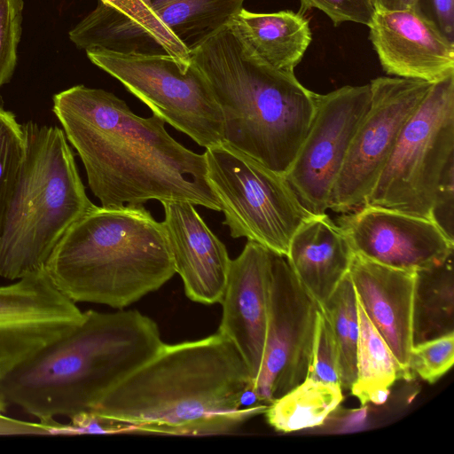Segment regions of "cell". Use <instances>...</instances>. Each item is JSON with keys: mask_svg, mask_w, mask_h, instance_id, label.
Instances as JSON below:
<instances>
[{"mask_svg": "<svg viewBox=\"0 0 454 454\" xmlns=\"http://www.w3.org/2000/svg\"><path fill=\"white\" fill-rule=\"evenodd\" d=\"M52 112L76 150L101 207L184 201L220 211L205 155L174 139L155 114L141 117L102 89L75 85L53 96Z\"/></svg>", "mask_w": 454, "mask_h": 454, "instance_id": "obj_1", "label": "cell"}, {"mask_svg": "<svg viewBox=\"0 0 454 454\" xmlns=\"http://www.w3.org/2000/svg\"><path fill=\"white\" fill-rule=\"evenodd\" d=\"M253 388L235 345L216 331L203 339L165 344L113 387L92 411L129 432L224 434L268 405H243Z\"/></svg>", "mask_w": 454, "mask_h": 454, "instance_id": "obj_2", "label": "cell"}, {"mask_svg": "<svg viewBox=\"0 0 454 454\" xmlns=\"http://www.w3.org/2000/svg\"><path fill=\"white\" fill-rule=\"evenodd\" d=\"M163 343L157 324L136 309H89L70 333L0 380V393L41 422L71 419L92 411Z\"/></svg>", "mask_w": 454, "mask_h": 454, "instance_id": "obj_3", "label": "cell"}, {"mask_svg": "<svg viewBox=\"0 0 454 454\" xmlns=\"http://www.w3.org/2000/svg\"><path fill=\"white\" fill-rule=\"evenodd\" d=\"M223 115V142L285 175L309 129L317 95L294 72L254 56L230 27L190 52Z\"/></svg>", "mask_w": 454, "mask_h": 454, "instance_id": "obj_4", "label": "cell"}, {"mask_svg": "<svg viewBox=\"0 0 454 454\" xmlns=\"http://www.w3.org/2000/svg\"><path fill=\"white\" fill-rule=\"evenodd\" d=\"M70 300L116 309L176 274L162 223L143 205H94L67 231L43 267Z\"/></svg>", "mask_w": 454, "mask_h": 454, "instance_id": "obj_5", "label": "cell"}, {"mask_svg": "<svg viewBox=\"0 0 454 454\" xmlns=\"http://www.w3.org/2000/svg\"><path fill=\"white\" fill-rule=\"evenodd\" d=\"M21 125L25 154L0 239V276L8 280L43 270L67 231L94 206L63 129Z\"/></svg>", "mask_w": 454, "mask_h": 454, "instance_id": "obj_6", "label": "cell"}, {"mask_svg": "<svg viewBox=\"0 0 454 454\" xmlns=\"http://www.w3.org/2000/svg\"><path fill=\"white\" fill-rule=\"evenodd\" d=\"M207 176L232 238H247L286 256L290 240L312 215L284 175L222 142L204 153Z\"/></svg>", "mask_w": 454, "mask_h": 454, "instance_id": "obj_7", "label": "cell"}, {"mask_svg": "<svg viewBox=\"0 0 454 454\" xmlns=\"http://www.w3.org/2000/svg\"><path fill=\"white\" fill-rule=\"evenodd\" d=\"M453 158L454 74H451L432 84L407 121L364 205L430 220L441 176Z\"/></svg>", "mask_w": 454, "mask_h": 454, "instance_id": "obj_8", "label": "cell"}, {"mask_svg": "<svg viewBox=\"0 0 454 454\" xmlns=\"http://www.w3.org/2000/svg\"><path fill=\"white\" fill-rule=\"evenodd\" d=\"M97 67L121 82L153 113L206 149L223 142V115L210 84L191 60L166 53L86 51Z\"/></svg>", "mask_w": 454, "mask_h": 454, "instance_id": "obj_9", "label": "cell"}, {"mask_svg": "<svg viewBox=\"0 0 454 454\" xmlns=\"http://www.w3.org/2000/svg\"><path fill=\"white\" fill-rule=\"evenodd\" d=\"M433 83L396 76L370 82L371 104L333 186L328 208L346 214L364 205L403 126Z\"/></svg>", "mask_w": 454, "mask_h": 454, "instance_id": "obj_10", "label": "cell"}, {"mask_svg": "<svg viewBox=\"0 0 454 454\" xmlns=\"http://www.w3.org/2000/svg\"><path fill=\"white\" fill-rule=\"evenodd\" d=\"M318 310L286 256L272 252L264 349L253 384L262 403L270 404L306 379Z\"/></svg>", "mask_w": 454, "mask_h": 454, "instance_id": "obj_11", "label": "cell"}, {"mask_svg": "<svg viewBox=\"0 0 454 454\" xmlns=\"http://www.w3.org/2000/svg\"><path fill=\"white\" fill-rule=\"evenodd\" d=\"M371 104L370 84L317 95V107L297 154L284 175L303 207L325 214L352 138Z\"/></svg>", "mask_w": 454, "mask_h": 454, "instance_id": "obj_12", "label": "cell"}, {"mask_svg": "<svg viewBox=\"0 0 454 454\" xmlns=\"http://www.w3.org/2000/svg\"><path fill=\"white\" fill-rule=\"evenodd\" d=\"M84 318L44 269L0 286V380Z\"/></svg>", "mask_w": 454, "mask_h": 454, "instance_id": "obj_13", "label": "cell"}, {"mask_svg": "<svg viewBox=\"0 0 454 454\" xmlns=\"http://www.w3.org/2000/svg\"><path fill=\"white\" fill-rule=\"evenodd\" d=\"M338 223L356 254L387 267L416 271L454 252L432 221L393 209L364 205Z\"/></svg>", "mask_w": 454, "mask_h": 454, "instance_id": "obj_14", "label": "cell"}, {"mask_svg": "<svg viewBox=\"0 0 454 454\" xmlns=\"http://www.w3.org/2000/svg\"><path fill=\"white\" fill-rule=\"evenodd\" d=\"M272 251L247 240L231 260L217 330L245 360L253 384L259 373L266 335Z\"/></svg>", "mask_w": 454, "mask_h": 454, "instance_id": "obj_15", "label": "cell"}, {"mask_svg": "<svg viewBox=\"0 0 454 454\" xmlns=\"http://www.w3.org/2000/svg\"><path fill=\"white\" fill-rule=\"evenodd\" d=\"M368 27L387 74L429 82L454 74V43L414 9L376 11Z\"/></svg>", "mask_w": 454, "mask_h": 454, "instance_id": "obj_16", "label": "cell"}, {"mask_svg": "<svg viewBox=\"0 0 454 454\" xmlns=\"http://www.w3.org/2000/svg\"><path fill=\"white\" fill-rule=\"evenodd\" d=\"M161 204L165 214L161 223L175 271L183 280L186 296L206 305L220 303L231 262L225 245L208 228L193 204Z\"/></svg>", "mask_w": 454, "mask_h": 454, "instance_id": "obj_17", "label": "cell"}, {"mask_svg": "<svg viewBox=\"0 0 454 454\" xmlns=\"http://www.w3.org/2000/svg\"><path fill=\"white\" fill-rule=\"evenodd\" d=\"M414 272L381 265L355 253L348 270L356 299L392 351L406 380L412 379L409 357Z\"/></svg>", "mask_w": 454, "mask_h": 454, "instance_id": "obj_18", "label": "cell"}, {"mask_svg": "<svg viewBox=\"0 0 454 454\" xmlns=\"http://www.w3.org/2000/svg\"><path fill=\"white\" fill-rule=\"evenodd\" d=\"M354 252L327 215H312L294 233L286 255L302 287L322 305L348 273Z\"/></svg>", "mask_w": 454, "mask_h": 454, "instance_id": "obj_19", "label": "cell"}, {"mask_svg": "<svg viewBox=\"0 0 454 454\" xmlns=\"http://www.w3.org/2000/svg\"><path fill=\"white\" fill-rule=\"evenodd\" d=\"M229 27L254 56L288 72H294L312 40L309 20L301 12L263 13L242 8Z\"/></svg>", "mask_w": 454, "mask_h": 454, "instance_id": "obj_20", "label": "cell"}, {"mask_svg": "<svg viewBox=\"0 0 454 454\" xmlns=\"http://www.w3.org/2000/svg\"><path fill=\"white\" fill-rule=\"evenodd\" d=\"M412 345L454 333L453 254L414 272Z\"/></svg>", "mask_w": 454, "mask_h": 454, "instance_id": "obj_21", "label": "cell"}, {"mask_svg": "<svg viewBox=\"0 0 454 454\" xmlns=\"http://www.w3.org/2000/svg\"><path fill=\"white\" fill-rule=\"evenodd\" d=\"M192 52L229 27L245 0H145Z\"/></svg>", "mask_w": 454, "mask_h": 454, "instance_id": "obj_22", "label": "cell"}, {"mask_svg": "<svg viewBox=\"0 0 454 454\" xmlns=\"http://www.w3.org/2000/svg\"><path fill=\"white\" fill-rule=\"evenodd\" d=\"M69 38L85 51L106 50L126 54L166 53L144 28L118 10L100 1L69 32Z\"/></svg>", "mask_w": 454, "mask_h": 454, "instance_id": "obj_23", "label": "cell"}, {"mask_svg": "<svg viewBox=\"0 0 454 454\" xmlns=\"http://www.w3.org/2000/svg\"><path fill=\"white\" fill-rule=\"evenodd\" d=\"M356 304L359 323L356 379L350 391L363 406L368 403L382 404L396 380L403 379V373L357 299Z\"/></svg>", "mask_w": 454, "mask_h": 454, "instance_id": "obj_24", "label": "cell"}, {"mask_svg": "<svg viewBox=\"0 0 454 454\" xmlns=\"http://www.w3.org/2000/svg\"><path fill=\"white\" fill-rule=\"evenodd\" d=\"M342 388L309 378L268 404V424L276 431L294 432L324 424L343 399Z\"/></svg>", "mask_w": 454, "mask_h": 454, "instance_id": "obj_25", "label": "cell"}, {"mask_svg": "<svg viewBox=\"0 0 454 454\" xmlns=\"http://www.w3.org/2000/svg\"><path fill=\"white\" fill-rule=\"evenodd\" d=\"M330 325L338 354L340 386L350 390L356 379L359 323L355 288L348 273L319 306Z\"/></svg>", "mask_w": 454, "mask_h": 454, "instance_id": "obj_26", "label": "cell"}, {"mask_svg": "<svg viewBox=\"0 0 454 454\" xmlns=\"http://www.w3.org/2000/svg\"><path fill=\"white\" fill-rule=\"evenodd\" d=\"M24 154L22 125L0 104V239Z\"/></svg>", "mask_w": 454, "mask_h": 454, "instance_id": "obj_27", "label": "cell"}, {"mask_svg": "<svg viewBox=\"0 0 454 454\" xmlns=\"http://www.w3.org/2000/svg\"><path fill=\"white\" fill-rule=\"evenodd\" d=\"M114 7L149 33L165 52L179 62L191 63L190 52L162 22L145 0H99Z\"/></svg>", "mask_w": 454, "mask_h": 454, "instance_id": "obj_28", "label": "cell"}, {"mask_svg": "<svg viewBox=\"0 0 454 454\" xmlns=\"http://www.w3.org/2000/svg\"><path fill=\"white\" fill-rule=\"evenodd\" d=\"M454 363V333L412 345L409 357L411 377L430 384L442 378Z\"/></svg>", "mask_w": 454, "mask_h": 454, "instance_id": "obj_29", "label": "cell"}, {"mask_svg": "<svg viewBox=\"0 0 454 454\" xmlns=\"http://www.w3.org/2000/svg\"><path fill=\"white\" fill-rule=\"evenodd\" d=\"M22 0H0V87L10 82L22 32Z\"/></svg>", "mask_w": 454, "mask_h": 454, "instance_id": "obj_30", "label": "cell"}, {"mask_svg": "<svg viewBox=\"0 0 454 454\" xmlns=\"http://www.w3.org/2000/svg\"><path fill=\"white\" fill-rule=\"evenodd\" d=\"M306 378L340 385L338 354L333 333L319 308L311 360Z\"/></svg>", "mask_w": 454, "mask_h": 454, "instance_id": "obj_31", "label": "cell"}, {"mask_svg": "<svg viewBox=\"0 0 454 454\" xmlns=\"http://www.w3.org/2000/svg\"><path fill=\"white\" fill-rule=\"evenodd\" d=\"M301 12L318 9L325 12L334 26L346 21L369 26L376 13L373 0H300Z\"/></svg>", "mask_w": 454, "mask_h": 454, "instance_id": "obj_32", "label": "cell"}, {"mask_svg": "<svg viewBox=\"0 0 454 454\" xmlns=\"http://www.w3.org/2000/svg\"><path fill=\"white\" fill-rule=\"evenodd\" d=\"M430 220L454 243V158L448 162L441 176Z\"/></svg>", "mask_w": 454, "mask_h": 454, "instance_id": "obj_33", "label": "cell"}, {"mask_svg": "<svg viewBox=\"0 0 454 454\" xmlns=\"http://www.w3.org/2000/svg\"><path fill=\"white\" fill-rule=\"evenodd\" d=\"M414 10L454 43V0H417Z\"/></svg>", "mask_w": 454, "mask_h": 454, "instance_id": "obj_34", "label": "cell"}, {"mask_svg": "<svg viewBox=\"0 0 454 454\" xmlns=\"http://www.w3.org/2000/svg\"><path fill=\"white\" fill-rule=\"evenodd\" d=\"M0 434H48L50 422L38 423L21 421L7 418L0 413Z\"/></svg>", "mask_w": 454, "mask_h": 454, "instance_id": "obj_35", "label": "cell"}, {"mask_svg": "<svg viewBox=\"0 0 454 454\" xmlns=\"http://www.w3.org/2000/svg\"><path fill=\"white\" fill-rule=\"evenodd\" d=\"M417 0H373L376 11L414 9Z\"/></svg>", "mask_w": 454, "mask_h": 454, "instance_id": "obj_36", "label": "cell"}]
</instances>
